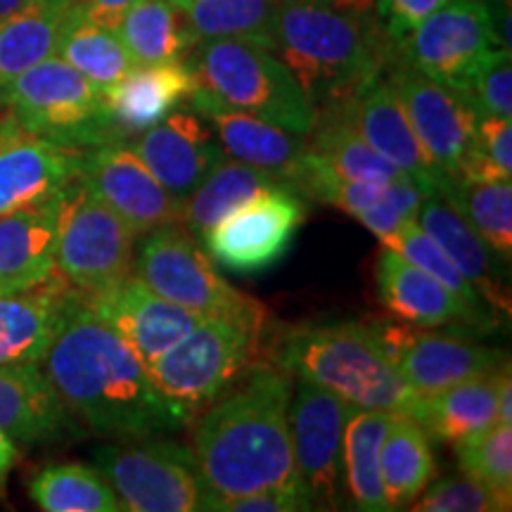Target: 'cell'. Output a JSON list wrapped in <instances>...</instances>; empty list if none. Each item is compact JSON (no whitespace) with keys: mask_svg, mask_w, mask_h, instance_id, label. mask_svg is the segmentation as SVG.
I'll use <instances>...</instances> for the list:
<instances>
[{"mask_svg":"<svg viewBox=\"0 0 512 512\" xmlns=\"http://www.w3.org/2000/svg\"><path fill=\"white\" fill-rule=\"evenodd\" d=\"M420 145L446 178H456L475 138L477 114L456 88L394 62L387 76Z\"/></svg>","mask_w":512,"mask_h":512,"instance_id":"9a60e30c","label":"cell"},{"mask_svg":"<svg viewBox=\"0 0 512 512\" xmlns=\"http://www.w3.org/2000/svg\"><path fill=\"white\" fill-rule=\"evenodd\" d=\"M477 117L512 119V53L491 48L456 88Z\"/></svg>","mask_w":512,"mask_h":512,"instance_id":"60d3db41","label":"cell"},{"mask_svg":"<svg viewBox=\"0 0 512 512\" xmlns=\"http://www.w3.org/2000/svg\"><path fill=\"white\" fill-rule=\"evenodd\" d=\"M29 3L31 0H0V17L10 15V12L24 8V5H29Z\"/></svg>","mask_w":512,"mask_h":512,"instance_id":"816d5d0a","label":"cell"},{"mask_svg":"<svg viewBox=\"0 0 512 512\" xmlns=\"http://www.w3.org/2000/svg\"><path fill=\"white\" fill-rule=\"evenodd\" d=\"M114 31L136 67L183 62L192 48L181 12L171 0H140L121 17Z\"/></svg>","mask_w":512,"mask_h":512,"instance_id":"e575fe53","label":"cell"},{"mask_svg":"<svg viewBox=\"0 0 512 512\" xmlns=\"http://www.w3.org/2000/svg\"><path fill=\"white\" fill-rule=\"evenodd\" d=\"M283 3H316V5H335V8H349L356 0H283Z\"/></svg>","mask_w":512,"mask_h":512,"instance_id":"f907efd6","label":"cell"},{"mask_svg":"<svg viewBox=\"0 0 512 512\" xmlns=\"http://www.w3.org/2000/svg\"><path fill=\"white\" fill-rule=\"evenodd\" d=\"M380 475L387 510L411 508L437 475L432 439L413 415H392L380 448Z\"/></svg>","mask_w":512,"mask_h":512,"instance_id":"1f68e13d","label":"cell"},{"mask_svg":"<svg viewBox=\"0 0 512 512\" xmlns=\"http://www.w3.org/2000/svg\"><path fill=\"white\" fill-rule=\"evenodd\" d=\"M55 55L72 64L76 72H81L88 81L95 83L102 93L136 67L117 31L100 27V24L83 17L79 10L69 19Z\"/></svg>","mask_w":512,"mask_h":512,"instance_id":"8d00e7d4","label":"cell"},{"mask_svg":"<svg viewBox=\"0 0 512 512\" xmlns=\"http://www.w3.org/2000/svg\"><path fill=\"white\" fill-rule=\"evenodd\" d=\"M79 297L60 275L29 290L0 292V366L41 363Z\"/></svg>","mask_w":512,"mask_h":512,"instance_id":"7402d4cb","label":"cell"},{"mask_svg":"<svg viewBox=\"0 0 512 512\" xmlns=\"http://www.w3.org/2000/svg\"><path fill=\"white\" fill-rule=\"evenodd\" d=\"M79 178L136 235L150 233L164 223H178L181 202L126 143H107L83 152Z\"/></svg>","mask_w":512,"mask_h":512,"instance_id":"2e32d148","label":"cell"},{"mask_svg":"<svg viewBox=\"0 0 512 512\" xmlns=\"http://www.w3.org/2000/svg\"><path fill=\"white\" fill-rule=\"evenodd\" d=\"M273 185H290L287 178L278 171L261 169L245 162H238L233 157H223L221 162L211 166L207 176L197 183V188L190 192L178 207V223L202 240L216 223L247 204L261 190L273 188Z\"/></svg>","mask_w":512,"mask_h":512,"instance_id":"f546056e","label":"cell"},{"mask_svg":"<svg viewBox=\"0 0 512 512\" xmlns=\"http://www.w3.org/2000/svg\"><path fill=\"white\" fill-rule=\"evenodd\" d=\"M195 91V76L185 62L138 64L105 91L107 112L119 136H138L176 112Z\"/></svg>","mask_w":512,"mask_h":512,"instance_id":"4316f807","label":"cell"},{"mask_svg":"<svg viewBox=\"0 0 512 512\" xmlns=\"http://www.w3.org/2000/svg\"><path fill=\"white\" fill-rule=\"evenodd\" d=\"M294 377L275 363L245 373L192 418L190 453L209 496L233 498L304 486L294 463L290 399Z\"/></svg>","mask_w":512,"mask_h":512,"instance_id":"7a4b0ae2","label":"cell"},{"mask_svg":"<svg viewBox=\"0 0 512 512\" xmlns=\"http://www.w3.org/2000/svg\"><path fill=\"white\" fill-rule=\"evenodd\" d=\"M195 91L292 133L311 131L316 107L290 69L264 46L245 41L197 43L185 55Z\"/></svg>","mask_w":512,"mask_h":512,"instance_id":"5b68a950","label":"cell"},{"mask_svg":"<svg viewBox=\"0 0 512 512\" xmlns=\"http://www.w3.org/2000/svg\"><path fill=\"white\" fill-rule=\"evenodd\" d=\"M415 512H501L510 510L489 486L465 472L430 482L411 503Z\"/></svg>","mask_w":512,"mask_h":512,"instance_id":"7bdbcfd3","label":"cell"},{"mask_svg":"<svg viewBox=\"0 0 512 512\" xmlns=\"http://www.w3.org/2000/svg\"><path fill=\"white\" fill-rule=\"evenodd\" d=\"M93 460L128 512L204 510L207 489L188 446L162 437L124 439L98 448Z\"/></svg>","mask_w":512,"mask_h":512,"instance_id":"30bf717a","label":"cell"},{"mask_svg":"<svg viewBox=\"0 0 512 512\" xmlns=\"http://www.w3.org/2000/svg\"><path fill=\"white\" fill-rule=\"evenodd\" d=\"M415 221L444 249L467 283L475 287L482 302L496 316L498 313L510 316V294L503 287L501 275L503 259L479 238L477 230L453 209V204L439 192L437 195H425L418 214H415Z\"/></svg>","mask_w":512,"mask_h":512,"instance_id":"cb8c5ba5","label":"cell"},{"mask_svg":"<svg viewBox=\"0 0 512 512\" xmlns=\"http://www.w3.org/2000/svg\"><path fill=\"white\" fill-rule=\"evenodd\" d=\"M74 12V0H31L0 17V102L17 76L55 55Z\"/></svg>","mask_w":512,"mask_h":512,"instance_id":"f1b7e54d","label":"cell"},{"mask_svg":"<svg viewBox=\"0 0 512 512\" xmlns=\"http://www.w3.org/2000/svg\"><path fill=\"white\" fill-rule=\"evenodd\" d=\"M394 413L351 408L342 434V489L349 508L387 512L382 491L380 448Z\"/></svg>","mask_w":512,"mask_h":512,"instance_id":"d6a6232c","label":"cell"},{"mask_svg":"<svg viewBox=\"0 0 512 512\" xmlns=\"http://www.w3.org/2000/svg\"><path fill=\"white\" fill-rule=\"evenodd\" d=\"M463 219L477 230L479 238L510 264L512 256V183L446 178L439 190Z\"/></svg>","mask_w":512,"mask_h":512,"instance_id":"d590c367","label":"cell"},{"mask_svg":"<svg viewBox=\"0 0 512 512\" xmlns=\"http://www.w3.org/2000/svg\"><path fill=\"white\" fill-rule=\"evenodd\" d=\"M508 373L510 363L505 361L494 373L453 384L439 394L420 396L413 418L425 427L430 437L456 446L496 425L498 392Z\"/></svg>","mask_w":512,"mask_h":512,"instance_id":"83f0119b","label":"cell"},{"mask_svg":"<svg viewBox=\"0 0 512 512\" xmlns=\"http://www.w3.org/2000/svg\"><path fill=\"white\" fill-rule=\"evenodd\" d=\"M273 363L354 408L413 415L420 399L396 373L368 323L292 328L275 347Z\"/></svg>","mask_w":512,"mask_h":512,"instance_id":"277c9868","label":"cell"},{"mask_svg":"<svg viewBox=\"0 0 512 512\" xmlns=\"http://www.w3.org/2000/svg\"><path fill=\"white\" fill-rule=\"evenodd\" d=\"M496 422H503V425H510L512 422V373L503 377L501 392H498Z\"/></svg>","mask_w":512,"mask_h":512,"instance_id":"681fc988","label":"cell"},{"mask_svg":"<svg viewBox=\"0 0 512 512\" xmlns=\"http://www.w3.org/2000/svg\"><path fill=\"white\" fill-rule=\"evenodd\" d=\"M304 152L313 164L344 181L387 183L408 178L361 138L337 105L318 107Z\"/></svg>","mask_w":512,"mask_h":512,"instance_id":"4dcf8cb0","label":"cell"},{"mask_svg":"<svg viewBox=\"0 0 512 512\" xmlns=\"http://www.w3.org/2000/svg\"><path fill=\"white\" fill-rule=\"evenodd\" d=\"M136 233L81 178L62 192L55 271L81 294L117 285L133 271Z\"/></svg>","mask_w":512,"mask_h":512,"instance_id":"9c48e42d","label":"cell"},{"mask_svg":"<svg viewBox=\"0 0 512 512\" xmlns=\"http://www.w3.org/2000/svg\"><path fill=\"white\" fill-rule=\"evenodd\" d=\"M29 496L46 512H121L117 491L98 467L53 465L31 479Z\"/></svg>","mask_w":512,"mask_h":512,"instance_id":"74e56055","label":"cell"},{"mask_svg":"<svg viewBox=\"0 0 512 512\" xmlns=\"http://www.w3.org/2000/svg\"><path fill=\"white\" fill-rule=\"evenodd\" d=\"M266 318L264 306L204 318L176 347L152 361L147 373L166 399L195 418L256 361L266 335Z\"/></svg>","mask_w":512,"mask_h":512,"instance_id":"8992f818","label":"cell"},{"mask_svg":"<svg viewBox=\"0 0 512 512\" xmlns=\"http://www.w3.org/2000/svg\"><path fill=\"white\" fill-rule=\"evenodd\" d=\"M0 432L22 444L79 434V422L64 406L41 363L0 366Z\"/></svg>","mask_w":512,"mask_h":512,"instance_id":"603a6c76","label":"cell"},{"mask_svg":"<svg viewBox=\"0 0 512 512\" xmlns=\"http://www.w3.org/2000/svg\"><path fill=\"white\" fill-rule=\"evenodd\" d=\"M86 304L136 351L145 368L190 335L202 316L159 297L128 275L117 285L95 294H83Z\"/></svg>","mask_w":512,"mask_h":512,"instance_id":"e0dca14e","label":"cell"},{"mask_svg":"<svg viewBox=\"0 0 512 512\" xmlns=\"http://www.w3.org/2000/svg\"><path fill=\"white\" fill-rule=\"evenodd\" d=\"M126 145L178 202L226 157L214 131L195 112H171L157 126L128 138Z\"/></svg>","mask_w":512,"mask_h":512,"instance_id":"ffe728a7","label":"cell"},{"mask_svg":"<svg viewBox=\"0 0 512 512\" xmlns=\"http://www.w3.org/2000/svg\"><path fill=\"white\" fill-rule=\"evenodd\" d=\"M271 50L316 110L356 95L389 62V38L382 41L358 10L316 3L280 5Z\"/></svg>","mask_w":512,"mask_h":512,"instance_id":"3957f363","label":"cell"},{"mask_svg":"<svg viewBox=\"0 0 512 512\" xmlns=\"http://www.w3.org/2000/svg\"><path fill=\"white\" fill-rule=\"evenodd\" d=\"M17 128V126H15ZM83 152L27 136H0V214L62 195L81 174Z\"/></svg>","mask_w":512,"mask_h":512,"instance_id":"44dd1931","label":"cell"},{"mask_svg":"<svg viewBox=\"0 0 512 512\" xmlns=\"http://www.w3.org/2000/svg\"><path fill=\"white\" fill-rule=\"evenodd\" d=\"M380 339L384 354L413 394L432 396L472 377L494 373L505 358L498 349L484 347L463 335H444L432 328L377 320L368 323Z\"/></svg>","mask_w":512,"mask_h":512,"instance_id":"7c38bea8","label":"cell"},{"mask_svg":"<svg viewBox=\"0 0 512 512\" xmlns=\"http://www.w3.org/2000/svg\"><path fill=\"white\" fill-rule=\"evenodd\" d=\"M62 195L0 214V292L29 290L57 275Z\"/></svg>","mask_w":512,"mask_h":512,"instance_id":"d4e9b609","label":"cell"},{"mask_svg":"<svg viewBox=\"0 0 512 512\" xmlns=\"http://www.w3.org/2000/svg\"><path fill=\"white\" fill-rule=\"evenodd\" d=\"M330 105H337L349 124L361 133V138L387 162H392L401 174L411 178L422 195H437L446 176L420 145L387 76H375L356 95Z\"/></svg>","mask_w":512,"mask_h":512,"instance_id":"ac0fdd59","label":"cell"},{"mask_svg":"<svg viewBox=\"0 0 512 512\" xmlns=\"http://www.w3.org/2000/svg\"><path fill=\"white\" fill-rule=\"evenodd\" d=\"M131 275L159 297L202 318L256 311L264 306L219 275L200 240L181 223H164L145 233L133 256Z\"/></svg>","mask_w":512,"mask_h":512,"instance_id":"ba28073f","label":"cell"},{"mask_svg":"<svg viewBox=\"0 0 512 512\" xmlns=\"http://www.w3.org/2000/svg\"><path fill=\"white\" fill-rule=\"evenodd\" d=\"M498 38L484 0H448L394 46L396 62L458 88ZM501 48V46H498Z\"/></svg>","mask_w":512,"mask_h":512,"instance_id":"4fadbf2b","label":"cell"},{"mask_svg":"<svg viewBox=\"0 0 512 512\" xmlns=\"http://www.w3.org/2000/svg\"><path fill=\"white\" fill-rule=\"evenodd\" d=\"M41 368L74 418L100 437H164L192 422L188 411L166 399L136 351L83 294L64 318Z\"/></svg>","mask_w":512,"mask_h":512,"instance_id":"6da1fadb","label":"cell"},{"mask_svg":"<svg viewBox=\"0 0 512 512\" xmlns=\"http://www.w3.org/2000/svg\"><path fill=\"white\" fill-rule=\"evenodd\" d=\"M375 285L384 309L415 328L460 325L465 330L486 332L496 325L494 316L467 306L437 278L413 266L387 245H382L377 254Z\"/></svg>","mask_w":512,"mask_h":512,"instance_id":"d6986e66","label":"cell"},{"mask_svg":"<svg viewBox=\"0 0 512 512\" xmlns=\"http://www.w3.org/2000/svg\"><path fill=\"white\" fill-rule=\"evenodd\" d=\"M15 463H17L15 441H12L5 432H0V494H5V484H8V477Z\"/></svg>","mask_w":512,"mask_h":512,"instance_id":"c3c4849f","label":"cell"},{"mask_svg":"<svg viewBox=\"0 0 512 512\" xmlns=\"http://www.w3.org/2000/svg\"><path fill=\"white\" fill-rule=\"evenodd\" d=\"M188 102L190 110L200 114L214 131L226 157L261 166V169L268 171H278L285 178L292 171V166L297 164V159L302 157L306 147V136H302V133H292L283 126L254 117V114L219 105L216 100L197 91H192Z\"/></svg>","mask_w":512,"mask_h":512,"instance_id":"484cf974","label":"cell"},{"mask_svg":"<svg viewBox=\"0 0 512 512\" xmlns=\"http://www.w3.org/2000/svg\"><path fill=\"white\" fill-rule=\"evenodd\" d=\"M204 510L221 512H302L316 510V503L304 486H292V489H264L254 491L247 496L204 498Z\"/></svg>","mask_w":512,"mask_h":512,"instance_id":"f6af8a7d","label":"cell"},{"mask_svg":"<svg viewBox=\"0 0 512 512\" xmlns=\"http://www.w3.org/2000/svg\"><path fill=\"white\" fill-rule=\"evenodd\" d=\"M3 105L10 107L19 131L55 145L86 152L124 143L107 112L105 93L60 55H50L17 76Z\"/></svg>","mask_w":512,"mask_h":512,"instance_id":"52a82bcc","label":"cell"},{"mask_svg":"<svg viewBox=\"0 0 512 512\" xmlns=\"http://www.w3.org/2000/svg\"><path fill=\"white\" fill-rule=\"evenodd\" d=\"M446 3L448 0H377V15L382 19L389 41L396 46L403 36L411 34Z\"/></svg>","mask_w":512,"mask_h":512,"instance_id":"bcb514c9","label":"cell"},{"mask_svg":"<svg viewBox=\"0 0 512 512\" xmlns=\"http://www.w3.org/2000/svg\"><path fill=\"white\" fill-rule=\"evenodd\" d=\"M181 12L192 46L207 41H245L273 48V29L283 0H171Z\"/></svg>","mask_w":512,"mask_h":512,"instance_id":"836d02e7","label":"cell"},{"mask_svg":"<svg viewBox=\"0 0 512 512\" xmlns=\"http://www.w3.org/2000/svg\"><path fill=\"white\" fill-rule=\"evenodd\" d=\"M74 3L83 17L114 31L121 17L140 0H74Z\"/></svg>","mask_w":512,"mask_h":512,"instance_id":"7dc6e473","label":"cell"},{"mask_svg":"<svg viewBox=\"0 0 512 512\" xmlns=\"http://www.w3.org/2000/svg\"><path fill=\"white\" fill-rule=\"evenodd\" d=\"M351 403L318 384L297 380L290 399L294 463L316 510L342 503V434Z\"/></svg>","mask_w":512,"mask_h":512,"instance_id":"5bb4252c","label":"cell"},{"mask_svg":"<svg viewBox=\"0 0 512 512\" xmlns=\"http://www.w3.org/2000/svg\"><path fill=\"white\" fill-rule=\"evenodd\" d=\"M304 219L302 197L290 185H273L216 223L202 242L214 264L240 275H256L290 252Z\"/></svg>","mask_w":512,"mask_h":512,"instance_id":"8fae6325","label":"cell"},{"mask_svg":"<svg viewBox=\"0 0 512 512\" xmlns=\"http://www.w3.org/2000/svg\"><path fill=\"white\" fill-rule=\"evenodd\" d=\"M475 181H510L512 176V121L477 117L475 138L460 166V174Z\"/></svg>","mask_w":512,"mask_h":512,"instance_id":"b9f144b4","label":"cell"},{"mask_svg":"<svg viewBox=\"0 0 512 512\" xmlns=\"http://www.w3.org/2000/svg\"><path fill=\"white\" fill-rule=\"evenodd\" d=\"M382 245L392 247L396 254H401L403 259L411 261L413 266H418L425 273H430L432 278H437L441 285H446L448 290L456 294L458 299H463L467 306H472V309L482 313H489V316L496 318V313L482 302V297L475 292V287L467 283L463 273H460L456 264L448 259L444 249H441L437 242H434L430 235L418 226V221L415 219L403 223L401 228H396L389 238L382 240Z\"/></svg>","mask_w":512,"mask_h":512,"instance_id":"ab89813d","label":"cell"},{"mask_svg":"<svg viewBox=\"0 0 512 512\" xmlns=\"http://www.w3.org/2000/svg\"><path fill=\"white\" fill-rule=\"evenodd\" d=\"M453 448L460 472L489 486L512 508V427L496 422L489 430L460 441Z\"/></svg>","mask_w":512,"mask_h":512,"instance_id":"f35d334b","label":"cell"},{"mask_svg":"<svg viewBox=\"0 0 512 512\" xmlns=\"http://www.w3.org/2000/svg\"><path fill=\"white\" fill-rule=\"evenodd\" d=\"M422 190L415 185L411 178H396L384 185L382 195L377 197L373 207L356 216L358 223H363L375 238H384L394 233L396 228H401L403 223L413 221L418 214L420 202H422Z\"/></svg>","mask_w":512,"mask_h":512,"instance_id":"ee69618b","label":"cell"}]
</instances>
